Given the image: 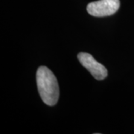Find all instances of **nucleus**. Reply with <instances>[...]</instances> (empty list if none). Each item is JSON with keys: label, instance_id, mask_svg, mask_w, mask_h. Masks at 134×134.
Listing matches in <instances>:
<instances>
[{"label": "nucleus", "instance_id": "nucleus-3", "mask_svg": "<svg viewBox=\"0 0 134 134\" xmlns=\"http://www.w3.org/2000/svg\"><path fill=\"white\" fill-rule=\"evenodd\" d=\"M77 58L82 66L85 67L96 80L101 81L107 77V69L106 67L95 60L90 54L80 52L77 54Z\"/></svg>", "mask_w": 134, "mask_h": 134}, {"label": "nucleus", "instance_id": "nucleus-1", "mask_svg": "<svg viewBox=\"0 0 134 134\" xmlns=\"http://www.w3.org/2000/svg\"><path fill=\"white\" fill-rule=\"evenodd\" d=\"M40 96L48 106H54L58 103L60 90L58 81L53 72L46 66L39 67L36 75Z\"/></svg>", "mask_w": 134, "mask_h": 134}, {"label": "nucleus", "instance_id": "nucleus-2", "mask_svg": "<svg viewBox=\"0 0 134 134\" xmlns=\"http://www.w3.org/2000/svg\"><path fill=\"white\" fill-rule=\"evenodd\" d=\"M119 7V0H98L89 3L86 10L92 16L104 17L115 14Z\"/></svg>", "mask_w": 134, "mask_h": 134}]
</instances>
